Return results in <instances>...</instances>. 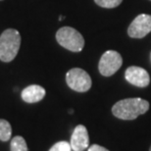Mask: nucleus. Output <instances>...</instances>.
<instances>
[{
	"instance_id": "9d476101",
	"label": "nucleus",
	"mask_w": 151,
	"mask_h": 151,
	"mask_svg": "<svg viewBox=\"0 0 151 151\" xmlns=\"http://www.w3.org/2000/svg\"><path fill=\"white\" fill-rule=\"evenodd\" d=\"M12 128L8 121L0 119V140L8 141L11 138Z\"/></svg>"
},
{
	"instance_id": "39448f33",
	"label": "nucleus",
	"mask_w": 151,
	"mask_h": 151,
	"mask_svg": "<svg viewBox=\"0 0 151 151\" xmlns=\"http://www.w3.org/2000/svg\"><path fill=\"white\" fill-rule=\"evenodd\" d=\"M123 64L122 56L117 51L108 50L101 56L99 61V72L104 77H110L121 68Z\"/></svg>"
},
{
	"instance_id": "f8f14e48",
	"label": "nucleus",
	"mask_w": 151,
	"mask_h": 151,
	"mask_svg": "<svg viewBox=\"0 0 151 151\" xmlns=\"http://www.w3.org/2000/svg\"><path fill=\"white\" fill-rule=\"evenodd\" d=\"M95 3L103 8H115L122 3L123 0H94Z\"/></svg>"
},
{
	"instance_id": "0eeeda50",
	"label": "nucleus",
	"mask_w": 151,
	"mask_h": 151,
	"mask_svg": "<svg viewBox=\"0 0 151 151\" xmlns=\"http://www.w3.org/2000/svg\"><path fill=\"white\" fill-rule=\"evenodd\" d=\"M125 77L129 83L138 87H145L150 83L148 73L144 69L137 66H132L127 69Z\"/></svg>"
},
{
	"instance_id": "9b49d317",
	"label": "nucleus",
	"mask_w": 151,
	"mask_h": 151,
	"mask_svg": "<svg viewBox=\"0 0 151 151\" xmlns=\"http://www.w3.org/2000/svg\"><path fill=\"white\" fill-rule=\"evenodd\" d=\"M11 151H28V146H27L26 140L22 137H15L11 140L10 145Z\"/></svg>"
},
{
	"instance_id": "f257e3e1",
	"label": "nucleus",
	"mask_w": 151,
	"mask_h": 151,
	"mask_svg": "<svg viewBox=\"0 0 151 151\" xmlns=\"http://www.w3.org/2000/svg\"><path fill=\"white\" fill-rule=\"evenodd\" d=\"M149 109L148 101L141 98H128L118 101L112 108V113L119 119L134 120Z\"/></svg>"
},
{
	"instance_id": "f03ea898",
	"label": "nucleus",
	"mask_w": 151,
	"mask_h": 151,
	"mask_svg": "<svg viewBox=\"0 0 151 151\" xmlns=\"http://www.w3.org/2000/svg\"><path fill=\"white\" fill-rule=\"evenodd\" d=\"M21 46V35L14 29H7L0 35V60L11 62L17 56Z\"/></svg>"
},
{
	"instance_id": "ddd939ff",
	"label": "nucleus",
	"mask_w": 151,
	"mask_h": 151,
	"mask_svg": "<svg viewBox=\"0 0 151 151\" xmlns=\"http://www.w3.org/2000/svg\"><path fill=\"white\" fill-rule=\"evenodd\" d=\"M49 151H72L71 144L67 141H59L49 149Z\"/></svg>"
},
{
	"instance_id": "6e6552de",
	"label": "nucleus",
	"mask_w": 151,
	"mask_h": 151,
	"mask_svg": "<svg viewBox=\"0 0 151 151\" xmlns=\"http://www.w3.org/2000/svg\"><path fill=\"white\" fill-rule=\"evenodd\" d=\"M71 147L74 151H83L88 147L89 137L88 132L84 126L78 125L75 128L71 137Z\"/></svg>"
},
{
	"instance_id": "1a4fd4ad",
	"label": "nucleus",
	"mask_w": 151,
	"mask_h": 151,
	"mask_svg": "<svg viewBox=\"0 0 151 151\" xmlns=\"http://www.w3.org/2000/svg\"><path fill=\"white\" fill-rule=\"evenodd\" d=\"M45 96V89L37 84H32L22 91V99L27 103H35Z\"/></svg>"
},
{
	"instance_id": "4468645a",
	"label": "nucleus",
	"mask_w": 151,
	"mask_h": 151,
	"mask_svg": "<svg viewBox=\"0 0 151 151\" xmlns=\"http://www.w3.org/2000/svg\"><path fill=\"white\" fill-rule=\"evenodd\" d=\"M88 151H109L106 149L105 147H102L100 145H97V144H93L88 148Z\"/></svg>"
},
{
	"instance_id": "20e7f679",
	"label": "nucleus",
	"mask_w": 151,
	"mask_h": 151,
	"mask_svg": "<svg viewBox=\"0 0 151 151\" xmlns=\"http://www.w3.org/2000/svg\"><path fill=\"white\" fill-rule=\"evenodd\" d=\"M69 87L78 92H86L91 87V78L86 71L80 68L71 69L66 75Z\"/></svg>"
},
{
	"instance_id": "423d86ee",
	"label": "nucleus",
	"mask_w": 151,
	"mask_h": 151,
	"mask_svg": "<svg viewBox=\"0 0 151 151\" xmlns=\"http://www.w3.org/2000/svg\"><path fill=\"white\" fill-rule=\"evenodd\" d=\"M151 32V15L140 14L132 21L128 34L132 38H142Z\"/></svg>"
},
{
	"instance_id": "7ed1b4c3",
	"label": "nucleus",
	"mask_w": 151,
	"mask_h": 151,
	"mask_svg": "<svg viewBox=\"0 0 151 151\" xmlns=\"http://www.w3.org/2000/svg\"><path fill=\"white\" fill-rule=\"evenodd\" d=\"M56 39L58 43L66 49L80 52L84 46V39L77 29L70 27H63L57 32Z\"/></svg>"
},
{
	"instance_id": "2eb2a0df",
	"label": "nucleus",
	"mask_w": 151,
	"mask_h": 151,
	"mask_svg": "<svg viewBox=\"0 0 151 151\" xmlns=\"http://www.w3.org/2000/svg\"><path fill=\"white\" fill-rule=\"evenodd\" d=\"M149 151H151V147H150V150H149Z\"/></svg>"
}]
</instances>
